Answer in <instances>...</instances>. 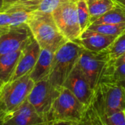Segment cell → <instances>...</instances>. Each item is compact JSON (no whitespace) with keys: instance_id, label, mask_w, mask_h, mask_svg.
Returning a JSON list of instances; mask_svg holds the SVG:
<instances>
[{"instance_id":"cell-4","label":"cell","mask_w":125,"mask_h":125,"mask_svg":"<svg viewBox=\"0 0 125 125\" xmlns=\"http://www.w3.org/2000/svg\"><path fill=\"white\" fill-rule=\"evenodd\" d=\"M34 84L30 74H26L0 87V106L7 115L15 111L28 99Z\"/></svg>"},{"instance_id":"cell-22","label":"cell","mask_w":125,"mask_h":125,"mask_svg":"<svg viewBox=\"0 0 125 125\" xmlns=\"http://www.w3.org/2000/svg\"><path fill=\"white\" fill-rule=\"evenodd\" d=\"M109 61H114L125 53V32L117 37L115 41L106 49Z\"/></svg>"},{"instance_id":"cell-3","label":"cell","mask_w":125,"mask_h":125,"mask_svg":"<svg viewBox=\"0 0 125 125\" xmlns=\"http://www.w3.org/2000/svg\"><path fill=\"white\" fill-rule=\"evenodd\" d=\"M83 47L75 41H67L55 53L51 70L48 76L50 82L61 89L67 77L75 66Z\"/></svg>"},{"instance_id":"cell-34","label":"cell","mask_w":125,"mask_h":125,"mask_svg":"<svg viewBox=\"0 0 125 125\" xmlns=\"http://www.w3.org/2000/svg\"></svg>"},{"instance_id":"cell-11","label":"cell","mask_w":125,"mask_h":125,"mask_svg":"<svg viewBox=\"0 0 125 125\" xmlns=\"http://www.w3.org/2000/svg\"><path fill=\"white\" fill-rule=\"evenodd\" d=\"M63 87L70 90L73 94L86 108L91 103L94 95L86 77L77 65L65 80Z\"/></svg>"},{"instance_id":"cell-21","label":"cell","mask_w":125,"mask_h":125,"mask_svg":"<svg viewBox=\"0 0 125 125\" xmlns=\"http://www.w3.org/2000/svg\"><path fill=\"white\" fill-rule=\"evenodd\" d=\"M76 7L79 24L81 32H83L91 25V16L86 0H77Z\"/></svg>"},{"instance_id":"cell-31","label":"cell","mask_w":125,"mask_h":125,"mask_svg":"<svg viewBox=\"0 0 125 125\" xmlns=\"http://www.w3.org/2000/svg\"><path fill=\"white\" fill-rule=\"evenodd\" d=\"M87 125V124H86V121H85V119H84L81 122H80V123H78V124H76V125Z\"/></svg>"},{"instance_id":"cell-27","label":"cell","mask_w":125,"mask_h":125,"mask_svg":"<svg viewBox=\"0 0 125 125\" xmlns=\"http://www.w3.org/2000/svg\"><path fill=\"white\" fill-rule=\"evenodd\" d=\"M125 63V53L114 61H108V63L114 65V66H118L122 63Z\"/></svg>"},{"instance_id":"cell-14","label":"cell","mask_w":125,"mask_h":125,"mask_svg":"<svg viewBox=\"0 0 125 125\" xmlns=\"http://www.w3.org/2000/svg\"><path fill=\"white\" fill-rule=\"evenodd\" d=\"M53 57L54 52L48 49H41L37 63L30 73V77L34 83L48 77L51 70Z\"/></svg>"},{"instance_id":"cell-19","label":"cell","mask_w":125,"mask_h":125,"mask_svg":"<svg viewBox=\"0 0 125 125\" xmlns=\"http://www.w3.org/2000/svg\"><path fill=\"white\" fill-rule=\"evenodd\" d=\"M87 29L108 35L119 36L125 32V22L116 24H91Z\"/></svg>"},{"instance_id":"cell-29","label":"cell","mask_w":125,"mask_h":125,"mask_svg":"<svg viewBox=\"0 0 125 125\" xmlns=\"http://www.w3.org/2000/svg\"><path fill=\"white\" fill-rule=\"evenodd\" d=\"M114 1L116 2L117 4H119L125 10V0H114Z\"/></svg>"},{"instance_id":"cell-10","label":"cell","mask_w":125,"mask_h":125,"mask_svg":"<svg viewBox=\"0 0 125 125\" xmlns=\"http://www.w3.org/2000/svg\"><path fill=\"white\" fill-rule=\"evenodd\" d=\"M2 125H53V122L40 114L26 99L15 111L5 116Z\"/></svg>"},{"instance_id":"cell-1","label":"cell","mask_w":125,"mask_h":125,"mask_svg":"<svg viewBox=\"0 0 125 125\" xmlns=\"http://www.w3.org/2000/svg\"><path fill=\"white\" fill-rule=\"evenodd\" d=\"M26 24L41 49L55 53L68 41L59 29L52 13L34 11Z\"/></svg>"},{"instance_id":"cell-5","label":"cell","mask_w":125,"mask_h":125,"mask_svg":"<svg viewBox=\"0 0 125 125\" xmlns=\"http://www.w3.org/2000/svg\"><path fill=\"white\" fill-rule=\"evenodd\" d=\"M125 83L103 81L99 84L93 100L102 113L109 115L125 111Z\"/></svg>"},{"instance_id":"cell-32","label":"cell","mask_w":125,"mask_h":125,"mask_svg":"<svg viewBox=\"0 0 125 125\" xmlns=\"http://www.w3.org/2000/svg\"><path fill=\"white\" fill-rule=\"evenodd\" d=\"M3 4H4V0H0V10H1V8H2Z\"/></svg>"},{"instance_id":"cell-24","label":"cell","mask_w":125,"mask_h":125,"mask_svg":"<svg viewBox=\"0 0 125 125\" xmlns=\"http://www.w3.org/2000/svg\"><path fill=\"white\" fill-rule=\"evenodd\" d=\"M101 114L103 115L107 125H125V111L114 113L109 115H105L102 113Z\"/></svg>"},{"instance_id":"cell-6","label":"cell","mask_w":125,"mask_h":125,"mask_svg":"<svg viewBox=\"0 0 125 125\" xmlns=\"http://www.w3.org/2000/svg\"><path fill=\"white\" fill-rule=\"evenodd\" d=\"M108 61L109 57L106 50L94 52L83 48L81 51L76 65L83 73L94 91L102 80Z\"/></svg>"},{"instance_id":"cell-2","label":"cell","mask_w":125,"mask_h":125,"mask_svg":"<svg viewBox=\"0 0 125 125\" xmlns=\"http://www.w3.org/2000/svg\"><path fill=\"white\" fill-rule=\"evenodd\" d=\"M86 108L70 90L62 87L52 104L48 119L53 123L65 122L75 125L84 119Z\"/></svg>"},{"instance_id":"cell-33","label":"cell","mask_w":125,"mask_h":125,"mask_svg":"<svg viewBox=\"0 0 125 125\" xmlns=\"http://www.w3.org/2000/svg\"><path fill=\"white\" fill-rule=\"evenodd\" d=\"M73 1H77V0H73Z\"/></svg>"},{"instance_id":"cell-7","label":"cell","mask_w":125,"mask_h":125,"mask_svg":"<svg viewBox=\"0 0 125 125\" xmlns=\"http://www.w3.org/2000/svg\"><path fill=\"white\" fill-rule=\"evenodd\" d=\"M52 15L59 29L68 41H75L80 38L82 32L76 1L71 0L62 4L52 13Z\"/></svg>"},{"instance_id":"cell-8","label":"cell","mask_w":125,"mask_h":125,"mask_svg":"<svg viewBox=\"0 0 125 125\" xmlns=\"http://www.w3.org/2000/svg\"><path fill=\"white\" fill-rule=\"evenodd\" d=\"M60 91L47 77L35 83L27 99L40 114L48 119L52 104Z\"/></svg>"},{"instance_id":"cell-26","label":"cell","mask_w":125,"mask_h":125,"mask_svg":"<svg viewBox=\"0 0 125 125\" xmlns=\"http://www.w3.org/2000/svg\"><path fill=\"white\" fill-rule=\"evenodd\" d=\"M35 1V0H4V4L3 7L1 8V10L6 9L7 7L15 4H18V3H22V2H27V1Z\"/></svg>"},{"instance_id":"cell-15","label":"cell","mask_w":125,"mask_h":125,"mask_svg":"<svg viewBox=\"0 0 125 125\" xmlns=\"http://www.w3.org/2000/svg\"><path fill=\"white\" fill-rule=\"evenodd\" d=\"M21 51L18 50L0 56V87L11 80Z\"/></svg>"},{"instance_id":"cell-12","label":"cell","mask_w":125,"mask_h":125,"mask_svg":"<svg viewBox=\"0 0 125 125\" xmlns=\"http://www.w3.org/2000/svg\"><path fill=\"white\" fill-rule=\"evenodd\" d=\"M40 50L41 48L34 38L22 49L15 71L11 80L31 73L39 57Z\"/></svg>"},{"instance_id":"cell-28","label":"cell","mask_w":125,"mask_h":125,"mask_svg":"<svg viewBox=\"0 0 125 125\" xmlns=\"http://www.w3.org/2000/svg\"><path fill=\"white\" fill-rule=\"evenodd\" d=\"M6 115L7 114L5 113V112L2 110V108L0 106V125H2V124H3Z\"/></svg>"},{"instance_id":"cell-9","label":"cell","mask_w":125,"mask_h":125,"mask_svg":"<svg viewBox=\"0 0 125 125\" xmlns=\"http://www.w3.org/2000/svg\"><path fill=\"white\" fill-rule=\"evenodd\" d=\"M33 39L32 33L26 24L12 27L0 36V56L22 50Z\"/></svg>"},{"instance_id":"cell-18","label":"cell","mask_w":125,"mask_h":125,"mask_svg":"<svg viewBox=\"0 0 125 125\" xmlns=\"http://www.w3.org/2000/svg\"><path fill=\"white\" fill-rule=\"evenodd\" d=\"M103 81L125 83V63L114 66L108 62L101 82Z\"/></svg>"},{"instance_id":"cell-30","label":"cell","mask_w":125,"mask_h":125,"mask_svg":"<svg viewBox=\"0 0 125 125\" xmlns=\"http://www.w3.org/2000/svg\"><path fill=\"white\" fill-rule=\"evenodd\" d=\"M53 125H73L69 123H65V122H53Z\"/></svg>"},{"instance_id":"cell-17","label":"cell","mask_w":125,"mask_h":125,"mask_svg":"<svg viewBox=\"0 0 125 125\" xmlns=\"http://www.w3.org/2000/svg\"><path fill=\"white\" fill-rule=\"evenodd\" d=\"M125 22V10L117 4L114 9L97 18L92 24H116Z\"/></svg>"},{"instance_id":"cell-16","label":"cell","mask_w":125,"mask_h":125,"mask_svg":"<svg viewBox=\"0 0 125 125\" xmlns=\"http://www.w3.org/2000/svg\"><path fill=\"white\" fill-rule=\"evenodd\" d=\"M92 24L97 18L108 11L114 9L116 5L114 0H86Z\"/></svg>"},{"instance_id":"cell-23","label":"cell","mask_w":125,"mask_h":125,"mask_svg":"<svg viewBox=\"0 0 125 125\" xmlns=\"http://www.w3.org/2000/svg\"><path fill=\"white\" fill-rule=\"evenodd\" d=\"M69 1L71 0H40L36 11L45 13H52L62 4Z\"/></svg>"},{"instance_id":"cell-13","label":"cell","mask_w":125,"mask_h":125,"mask_svg":"<svg viewBox=\"0 0 125 125\" xmlns=\"http://www.w3.org/2000/svg\"><path fill=\"white\" fill-rule=\"evenodd\" d=\"M117 37L86 29L75 42L86 50L100 52L106 50L115 41Z\"/></svg>"},{"instance_id":"cell-25","label":"cell","mask_w":125,"mask_h":125,"mask_svg":"<svg viewBox=\"0 0 125 125\" xmlns=\"http://www.w3.org/2000/svg\"><path fill=\"white\" fill-rule=\"evenodd\" d=\"M10 16L6 12H0V36L11 28Z\"/></svg>"},{"instance_id":"cell-20","label":"cell","mask_w":125,"mask_h":125,"mask_svg":"<svg viewBox=\"0 0 125 125\" xmlns=\"http://www.w3.org/2000/svg\"><path fill=\"white\" fill-rule=\"evenodd\" d=\"M84 119L87 125H107L103 115L93 101V99L86 108Z\"/></svg>"}]
</instances>
